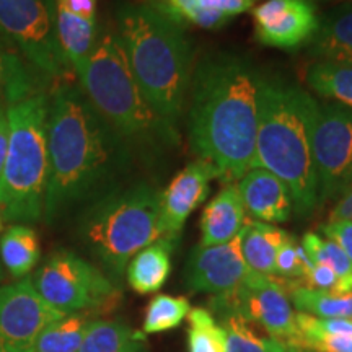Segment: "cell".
<instances>
[{"label": "cell", "mask_w": 352, "mask_h": 352, "mask_svg": "<svg viewBox=\"0 0 352 352\" xmlns=\"http://www.w3.org/2000/svg\"><path fill=\"white\" fill-rule=\"evenodd\" d=\"M176 241L175 236H162L134 254L126 267V277L131 289L138 294L158 292L164 287L171 272V253Z\"/></svg>", "instance_id": "ac0fdd59"}, {"label": "cell", "mask_w": 352, "mask_h": 352, "mask_svg": "<svg viewBox=\"0 0 352 352\" xmlns=\"http://www.w3.org/2000/svg\"><path fill=\"white\" fill-rule=\"evenodd\" d=\"M38 233L25 223H13L0 236V261L3 270L16 279H23L39 261Z\"/></svg>", "instance_id": "44dd1931"}, {"label": "cell", "mask_w": 352, "mask_h": 352, "mask_svg": "<svg viewBox=\"0 0 352 352\" xmlns=\"http://www.w3.org/2000/svg\"><path fill=\"white\" fill-rule=\"evenodd\" d=\"M290 302L302 314L318 316V318L352 320V292L338 296V294L308 289L297 284L290 290Z\"/></svg>", "instance_id": "484cf974"}, {"label": "cell", "mask_w": 352, "mask_h": 352, "mask_svg": "<svg viewBox=\"0 0 352 352\" xmlns=\"http://www.w3.org/2000/svg\"><path fill=\"white\" fill-rule=\"evenodd\" d=\"M2 77H3V52L0 50V87H2Z\"/></svg>", "instance_id": "74e56055"}, {"label": "cell", "mask_w": 352, "mask_h": 352, "mask_svg": "<svg viewBox=\"0 0 352 352\" xmlns=\"http://www.w3.org/2000/svg\"><path fill=\"white\" fill-rule=\"evenodd\" d=\"M259 76L248 60L233 54L209 56L192 70L189 142L226 184L236 183L253 166Z\"/></svg>", "instance_id": "7a4b0ae2"}, {"label": "cell", "mask_w": 352, "mask_h": 352, "mask_svg": "<svg viewBox=\"0 0 352 352\" xmlns=\"http://www.w3.org/2000/svg\"><path fill=\"white\" fill-rule=\"evenodd\" d=\"M320 103L296 83L259 76L258 132L252 168L271 171L287 184L294 209L308 215L320 206L314 131Z\"/></svg>", "instance_id": "277c9868"}, {"label": "cell", "mask_w": 352, "mask_h": 352, "mask_svg": "<svg viewBox=\"0 0 352 352\" xmlns=\"http://www.w3.org/2000/svg\"><path fill=\"white\" fill-rule=\"evenodd\" d=\"M310 52L318 60L352 64V3L333 8L320 20Z\"/></svg>", "instance_id": "d6986e66"}, {"label": "cell", "mask_w": 352, "mask_h": 352, "mask_svg": "<svg viewBox=\"0 0 352 352\" xmlns=\"http://www.w3.org/2000/svg\"><path fill=\"white\" fill-rule=\"evenodd\" d=\"M32 280L39 296L63 315L100 314L121 298L103 271L70 250L51 253Z\"/></svg>", "instance_id": "ba28073f"}, {"label": "cell", "mask_w": 352, "mask_h": 352, "mask_svg": "<svg viewBox=\"0 0 352 352\" xmlns=\"http://www.w3.org/2000/svg\"><path fill=\"white\" fill-rule=\"evenodd\" d=\"M314 162L320 204L341 192L352 176V109L320 104L314 131Z\"/></svg>", "instance_id": "8fae6325"}, {"label": "cell", "mask_w": 352, "mask_h": 352, "mask_svg": "<svg viewBox=\"0 0 352 352\" xmlns=\"http://www.w3.org/2000/svg\"><path fill=\"white\" fill-rule=\"evenodd\" d=\"M300 284L277 276L250 271L243 283L210 302L212 314H236L248 323H256L274 340L297 347L296 324L290 290Z\"/></svg>", "instance_id": "30bf717a"}, {"label": "cell", "mask_w": 352, "mask_h": 352, "mask_svg": "<svg viewBox=\"0 0 352 352\" xmlns=\"http://www.w3.org/2000/svg\"><path fill=\"white\" fill-rule=\"evenodd\" d=\"M214 178H219L217 170L201 158L175 175L168 186L160 192L164 236L178 239L189 215L209 196V184Z\"/></svg>", "instance_id": "9a60e30c"}, {"label": "cell", "mask_w": 352, "mask_h": 352, "mask_svg": "<svg viewBox=\"0 0 352 352\" xmlns=\"http://www.w3.org/2000/svg\"><path fill=\"white\" fill-rule=\"evenodd\" d=\"M250 271L241 253L239 233L235 239L222 245H197L188 259L186 283L195 292L220 296L243 283Z\"/></svg>", "instance_id": "5bb4252c"}, {"label": "cell", "mask_w": 352, "mask_h": 352, "mask_svg": "<svg viewBox=\"0 0 352 352\" xmlns=\"http://www.w3.org/2000/svg\"><path fill=\"white\" fill-rule=\"evenodd\" d=\"M240 236L241 253L250 270L259 274L274 276L277 252L289 239V233L272 223L245 220Z\"/></svg>", "instance_id": "ffe728a7"}, {"label": "cell", "mask_w": 352, "mask_h": 352, "mask_svg": "<svg viewBox=\"0 0 352 352\" xmlns=\"http://www.w3.org/2000/svg\"><path fill=\"white\" fill-rule=\"evenodd\" d=\"M298 349L308 352H352V334H329L305 333L298 336Z\"/></svg>", "instance_id": "4dcf8cb0"}, {"label": "cell", "mask_w": 352, "mask_h": 352, "mask_svg": "<svg viewBox=\"0 0 352 352\" xmlns=\"http://www.w3.org/2000/svg\"><path fill=\"white\" fill-rule=\"evenodd\" d=\"M239 191L245 212L264 223H283L294 209L292 195L283 179L271 171L252 168L241 176Z\"/></svg>", "instance_id": "2e32d148"}, {"label": "cell", "mask_w": 352, "mask_h": 352, "mask_svg": "<svg viewBox=\"0 0 352 352\" xmlns=\"http://www.w3.org/2000/svg\"><path fill=\"white\" fill-rule=\"evenodd\" d=\"M336 197L329 220H352V176Z\"/></svg>", "instance_id": "d590c367"}, {"label": "cell", "mask_w": 352, "mask_h": 352, "mask_svg": "<svg viewBox=\"0 0 352 352\" xmlns=\"http://www.w3.org/2000/svg\"><path fill=\"white\" fill-rule=\"evenodd\" d=\"M191 2L201 10L220 13V15H226L232 20L233 16L252 10L256 0H191Z\"/></svg>", "instance_id": "d6a6232c"}, {"label": "cell", "mask_w": 352, "mask_h": 352, "mask_svg": "<svg viewBox=\"0 0 352 352\" xmlns=\"http://www.w3.org/2000/svg\"><path fill=\"white\" fill-rule=\"evenodd\" d=\"M96 6L98 0H56V12L96 23Z\"/></svg>", "instance_id": "e575fe53"}, {"label": "cell", "mask_w": 352, "mask_h": 352, "mask_svg": "<svg viewBox=\"0 0 352 352\" xmlns=\"http://www.w3.org/2000/svg\"><path fill=\"white\" fill-rule=\"evenodd\" d=\"M77 76L91 107L131 148L158 151L178 145L176 127L151 107L132 76L116 32L98 30L94 50Z\"/></svg>", "instance_id": "8992f818"}, {"label": "cell", "mask_w": 352, "mask_h": 352, "mask_svg": "<svg viewBox=\"0 0 352 352\" xmlns=\"http://www.w3.org/2000/svg\"><path fill=\"white\" fill-rule=\"evenodd\" d=\"M3 230V217H2V214H0V232Z\"/></svg>", "instance_id": "ab89813d"}, {"label": "cell", "mask_w": 352, "mask_h": 352, "mask_svg": "<svg viewBox=\"0 0 352 352\" xmlns=\"http://www.w3.org/2000/svg\"><path fill=\"white\" fill-rule=\"evenodd\" d=\"M300 283L303 287L334 294L338 287V276L334 274L331 267L324 266V264H311L305 271V276Z\"/></svg>", "instance_id": "1f68e13d"}, {"label": "cell", "mask_w": 352, "mask_h": 352, "mask_svg": "<svg viewBox=\"0 0 352 352\" xmlns=\"http://www.w3.org/2000/svg\"><path fill=\"white\" fill-rule=\"evenodd\" d=\"M320 230L324 239L334 241L352 261V220H328Z\"/></svg>", "instance_id": "836d02e7"}, {"label": "cell", "mask_w": 352, "mask_h": 352, "mask_svg": "<svg viewBox=\"0 0 352 352\" xmlns=\"http://www.w3.org/2000/svg\"><path fill=\"white\" fill-rule=\"evenodd\" d=\"M305 80L321 98L352 109V64L315 60L308 65Z\"/></svg>", "instance_id": "603a6c76"}, {"label": "cell", "mask_w": 352, "mask_h": 352, "mask_svg": "<svg viewBox=\"0 0 352 352\" xmlns=\"http://www.w3.org/2000/svg\"><path fill=\"white\" fill-rule=\"evenodd\" d=\"M320 20L308 0H266L253 8L254 38L263 46L297 51L311 43Z\"/></svg>", "instance_id": "4fadbf2b"}, {"label": "cell", "mask_w": 352, "mask_h": 352, "mask_svg": "<svg viewBox=\"0 0 352 352\" xmlns=\"http://www.w3.org/2000/svg\"><path fill=\"white\" fill-rule=\"evenodd\" d=\"M302 248L305 250L308 259L314 264H324L331 267L338 276V296L352 292V261L334 241L308 232L302 239Z\"/></svg>", "instance_id": "d4e9b609"}, {"label": "cell", "mask_w": 352, "mask_h": 352, "mask_svg": "<svg viewBox=\"0 0 352 352\" xmlns=\"http://www.w3.org/2000/svg\"><path fill=\"white\" fill-rule=\"evenodd\" d=\"M116 34L144 96L176 127L192 77L191 47L183 28L151 2H127L116 10Z\"/></svg>", "instance_id": "5b68a950"}, {"label": "cell", "mask_w": 352, "mask_h": 352, "mask_svg": "<svg viewBox=\"0 0 352 352\" xmlns=\"http://www.w3.org/2000/svg\"><path fill=\"white\" fill-rule=\"evenodd\" d=\"M307 352H308V351H307Z\"/></svg>", "instance_id": "7bdbcfd3"}, {"label": "cell", "mask_w": 352, "mask_h": 352, "mask_svg": "<svg viewBox=\"0 0 352 352\" xmlns=\"http://www.w3.org/2000/svg\"><path fill=\"white\" fill-rule=\"evenodd\" d=\"M34 289L32 277L0 287V352H33L39 334L63 318Z\"/></svg>", "instance_id": "7c38bea8"}, {"label": "cell", "mask_w": 352, "mask_h": 352, "mask_svg": "<svg viewBox=\"0 0 352 352\" xmlns=\"http://www.w3.org/2000/svg\"><path fill=\"white\" fill-rule=\"evenodd\" d=\"M297 352H307V351H303V349H300V351H297Z\"/></svg>", "instance_id": "b9f144b4"}, {"label": "cell", "mask_w": 352, "mask_h": 352, "mask_svg": "<svg viewBox=\"0 0 352 352\" xmlns=\"http://www.w3.org/2000/svg\"><path fill=\"white\" fill-rule=\"evenodd\" d=\"M77 352H145L144 333L116 320H94Z\"/></svg>", "instance_id": "7402d4cb"}, {"label": "cell", "mask_w": 352, "mask_h": 352, "mask_svg": "<svg viewBox=\"0 0 352 352\" xmlns=\"http://www.w3.org/2000/svg\"><path fill=\"white\" fill-rule=\"evenodd\" d=\"M3 280V266H2V261H0V284H2Z\"/></svg>", "instance_id": "f35d334b"}, {"label": "cell", "mask_w": 352, "mask_h": 352, "mask_svg": "<svg viewBox=\"0 0 352 352\" xmlns=\"http://www.w3.org/2000/svg\"><path fill=\"white\" fill-rule=\"evenodd\" d=\"M191 311V303L186 297H173L160 294L148 302L145 310L142 331L145 334L164 333L178 328Z\"/></svg>", "instance_id": "f1b7e54d"}, {"label": "cell", "mask_w": 352, "mask_h": 352, "mask_svg": "<svg viewBox=\"0 0 352 352\" xmlns=\"http://www.w3.org/2000/svg\"><path fill=\"white\" fill-rule=\"evenodd\" d=\"M8 151V113L7 101L0 88V178H2L3 166H6V158Z\"/></svg>", "instance_id": "8d00e7d4"}, {"label": "cell", "mask_w": 352, "mask_h": 352, "mask_svg": "<svg viewBox=\"0 0 352 352\" xmlns=\"http://www.w3.org/2000/svg\"><path fill=\"white\" fill-rule=\"evenodd\" d=\"M47 142L44 217L50 222L76 204L116 188L131 165L132 148L96 113L82 88L67 82L51 95Z\"/></svg>", "instance_id": "6da1fadb"}, {"label": "cell", "mask_w": 352, "mask_h": 352, "mask_svg": "<svg viewBox=\"0 0 352 352\" xmlns=\"http://www.w3.org/2000/svg\"><path fill=\"white\" fill-rule=\"evenodd\" d=\"M2 94L8 113V151L0 178L3 222L41 219L50 173L51 96L10 52L3 54Z\"/></svg>", "instance_id": "3957f363"}, {"label": "cell", "mask_w": 352, "mask_h": 352, "mask_svg": "<svg viewBox=\"0 0 352 352\" xmlns=\"http://www.w3.org/2000/svg\"><path fill=\"white\" fill-rule=\"evenodd\" d=\"M188 352H227L226 331L208 308H191L188 315Z\"/></svg>", "instance_id": "83f0119b"}, {"label": "cell", "mask_w": 352, "mask_h": 352, "mask_svg": "<svg viewBox=\"0 0 352 352\" xmlns=\"http://www.w3.org/2000/svg\"><path fill=\"white\" fill-rule=\"evenodd\" d=\"M80 239L113 279H120L134 254L164 236L160 191L147 183L113 188L82 214Z\"/></svg>", "instance_id": "52a82bcc"}, {"label": "cell", "mask_w": 352, "mask_h": 352, "mask_svg": "<svg viewBox=\"0 0 352 352\" xmlns=\"http://www.w3.org/2000/svg\"><path fill=\"white\" fill-rule=\"evenodd\" d=\"M246 212L239 184L228 183L209 201L201 215V246L222 245L235 239L245 226Z\"/></svg>", "instance_id": "e0dca14e"}, {"label": "cell", "mask_w": 352, "mask_h": 352, "mask_svg": "<svg viewBox=\"0 0 352 352\" xmlns=\"http://www.w3.org/2000/svg\"><path fill=\"white\" fill-rule=\"evenodd\" d=\"M0 33L50 80L72 70L57 39L56 0H0Z\"/></svg>", "instance_id": "9c48e42d"}, {"label": "cell", "mask_w": 352, "mask_h": 352, "mask_svg": "<svg viewBox=\"0 0 352 352\" xmlns=\"http://www.w3.org/2000/svg\"><path fill=\"white\" fill-rule=\"evenodd\" d=\"M305 250L302 248V243H298L296 236L289 235V239L284 241L279 248L274 263V276L283 277L287 280H300L305 276V271L311 266Z\"/></svg>", "instance_id": "f546056e"}, {"label": "cell", "mask_w": 352, "mask_h": 352, "mask_svg": "<svg viewBox=\"0 0 352 352\" xmlns=\"http://www.w3.org/2000/svg\"><path fill=\"white\" fill-rule=\"evenodd\" d=\"M214 315V314H212ZM215 318L226 331L227 352H297L296 346L287 342L264 338L256 333L245 318L236 314H215Z\"/></svg>", "instance_id": "cb8c5ba5"}, {"label": "cell", "mask_w": 352, "mask_h": 352, "mask_svg": "<svg viewBox=\"0 0 352 352\" xmlns=\"http://www.w3.org/2000/svg\"><path fill=\"white\" fill-rule=\"evenodd\" d=\"M87 314L64 315L39 334L33 352H77L90 324Z\"/></svg>", "instance_id": "4316f807"}, {"label": "cell", "mask_w": 352, "mask_h": 352, "mask_svg": "<svg viewBox=\"0 0 352 352\" xmlns=\"http://www.w3.org/2000/svg\"><path fill=\"white\" fill-rule=\"evenodd\" d=\"M308 2H311V3L314 2H331V0H308Z\"/></svg>", "instance_id": "60d3db41"}]
</instances>
